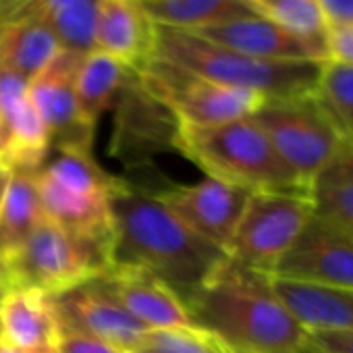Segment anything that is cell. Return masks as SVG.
Masks as SVG:
<instances>
[{"label":"cell","mask_w":353,"mask_h":353,"mask_svg":"<svg viewBox=\"0 0 353 353\" xmlns=\"http://www.w3.org/2000/svg\"><path fill=\"white\" fill-rule=\"evenodd\" d=\"M200 330L239 353H318L264 272L225 258L183 299Z\"/></svg>","instance_id":"obj_1"},{"label":"cell","mask_w":353,"mask_h":353,"mask_svg":"<svg viewBox=\"0 0 353 353\" xmlns=\"http://www.w3.org/2000/svg\"><path fill=\"white\" fill-rule=\"evenodd\" d=\"M112 264L152 272L181 301L196 291L227 254L194 233L158 198L119 176L110 190Z\"/></svg>","instance_id":"obj_2"},{"label":"cell","mask_w":353,"mask_h":353,"mask_svg":"<svg viewBox=\"0 0 353 353\" xmlns=\"http://www.w3.org/2000/svg\"><path fill=\"white\" fill-rule=\"evenodd\" d=\"M170 143L212 179L250 192L310 196L254 117L221 125L176 123Z\"/></svg>","instance_id":"obj_3"},{"label":"cell","mask_w":353,"mask_h":353,"mask_svg":"<svg viewBox=\"0 0 353 353\" xmlns=\"http://www.w3.org/2000/svg\"><path fill=\"white\" fill-rule=\"evenodd\" d=\"M154 59L181 67L198 77L268 98L316 92L322 63H274L214 44L192 32L156 28Z\"/></svg>","instance_id":"obj_4"},{"label":"cell","mask_w":353,"mask_h":353,"mask_svg":"<svg viewBox=\"0 0 353 353\" xmlns=\"http://www.w3.org/2000/svg\"><path fill=\"white\" fill-rule=\"evenodd\" d=\"M36 179L42 212L50 223L73 235L112 241L110 190L114 176L100 168L90 150H54Z\"/></svg>","instance_id":"obj_5"},{"label":"cell","mask_w":353,"mask_h":353,"mask_svg":"<svg viewBox=\"0 0 353 353\" xmlns=\"http://www.w3.org/2000/svg\"><path fill=\"white\" fill-rule=\"evenodd\" d=\"M3 268L11 289L32 287L54 297L106 276L112 268V241L73 235L44 216Z\"/></svg>","instance_id":"obj_6"},{"label":"cell","mask_w":353,"mask_h":353,"mask_svg":"<svg viewBox=\"0 0 353 353\" xmlns=\"http://www.w3.org/2000/svg\"><path fill=\"white\" fill-rule=\"evenodd\" d=\"M254 121L310 196L316 176L347 141L316 92L268 98Z\"/></svg>","instance_id":"obj_7"},{"label":"cell","mask_w":353,"mask_h":353,"mask_svg":"<svg viewBox=\"0 0 353 353\" xmlns=\"http://www.w3.org/2000/svg\"><path fill=\"white\" fill-rule=\"evenodd\" d=\"M137 73L139 85L176 123L221 125L254 117L266 102L264 96L198 77L160 59H150Z\"/></svg>","instance_id":"obj_8"},{"label":"cell","mask_w":353,"mask_h":353,"mask_svg":"<svg viewBox=\"0 0 353 353\" xmlns=\"http://www.w3.org/2000/svg\"><path fill=\"white\" fill-rule=\"evenodd\" d=\"M312 216L310 196L254 192L225 254L245 268L272 276Z\"/></svg>","instance_id":"obj_9"},{"label":"cell","mask_w":353,"mask_h":353,"mask_svg":"<svg viewBox=\"0 0 353 353\" xmlns=\"http://www.w3.org/2000/svg\"><path fill=\"white\" fill-rule=\"evenodd\" d=\"M272 276L353 293V233L314 214Z\"/></svg>","instance_id":"obj_10"},{"label":"cell","mask_w":353,"mask_h":353,"mask_svg":"<svg viewBox=\"0 0 353 353\" xmlns=\"http://www.w3.org/2000/svg\"><path fill=\"white\" fill-rule=\"evenodd\" d=\"M83 54L61 50L32 81L30 100L40 114L48 135L50 150H90L96 129H92L77 102V69Z\"/></svg>","instance_id":"obj_11"},{"label":"cell","mask_w":353,"mask_h":353,"mask_svg":"<svg viewBox=\"0 0 353 353\" xmlns=\"http://www.w3.org/2000/svg\"><path fill=\"white\" fill-rule=\"evenodd\" d=\"M52 301L59 328L106 341L125 351L135 349L150 330L123 307L104 276L54 295Z\"/></svg>","instance_id":"obj_12"},{"label":"cell","mask_w":353,"mask_h":353,"mask_svg":"<svg viewBox=\"0 0 353 353\" xmlns=\"http://www.w3.org/2000/svg\"><path fill=\"white\" fill-rule=\"evenodd\" d=\"M252 194L239 185L206 176L192 185H172L156 192V198L194 233L227 252Z\"/></svg>","instance_id":"obj_13"},{"label":"cell","mask_w":353,"mask_h":353,"mask_svg":"<svg viewBox=\"0 0 353 353\" xmlns=\"http://www.w3.org/2000/svg\"><path fill=\"white\" fill-rule=\"evenodd\" d=\"M50 154V135L30 100V81L0 67V168L40 170Z\"/></svg>","instance_id":"obj_14"},{"label":"cell","mask_w":353,"mask_h":353,"mask_svg":"<svg viewBox=\"0 0 353 353\" xmlns=\"http://www.w3.org/2000/svg\"><path fill=\"white\" fill-rule=\"evenodd\" d=\"M214 44L237 50L241 54L274 61V63H324L328 59L326 44L301 38L262 15L239 17L198 32Z\"/></svg>","instance_id":"obj_15"},{"label":"cell","mask_w":353,"mask_h":353,"mask_svg":"<svg viewBox=\"0 0 353 353\" xmlns=\"http://www.w3.org/2000/svg\"><path fill=\"white\" fill-rule=\"evenodd\" d=\"M104 279L123 307L150 330H200L181 297L152 272L112 264Z\"/></svg>","instance_id":"obj_16"},{"label":"cell","mask_w":353,"mask_h":353,"mask_svg":"<svg viewBox=\"0 0 353 353\" xmlns=\"http://www.w3.org/2000/svg\"><path fill=\"white\" fill-rule=\"evenodd\" d=\"M156 26L141 0H98L94 21V48L139 71L154 52Z\"/></svg>","instance_id":"obj_17"},{"label":"cell","mask_w":353,"mask_h":353,"mask_svg":"<svg viewBox=\"0 0 353 353\" xmlns=\"http://www.w3.org/2000/svg\"><path fill=\"white\" fill-rule=\"evenodd\" d=\"M59 336V318L52 295L13 287L0 301V343L28 353L54 351Z\"/></svg>","instance_id":"obj_18"},{"label":"cell","mask_w":353,"mask_h":353,"mask_svg":"<svg viewBox=\"0 0 353 353\" xmlns=\"http://www.w3.org/2000/svg\"><path fill=\"white\" fill-rule=\"evenodd\" d=\"M98 0H0V21L32 17L52 30L65 50L85 54L94 48Z\"/></svg>","instance_id":"obj_19"},{"label":"cell","mask_w":353,"mask_h":353,"mask_svg":"<svg viewBox=\"0 0 353 353\" xmlns=\"http://www.w3.org/2000/svg\"><path fill=\"white\" fill-rule=\"evenodd\" d=\"M272 279V287L307 332H341L353 336V293L285 279Z\"/></svg>","instance_id":"obj_20"},{"label":"cell","mask_w":353,"mask_h":353,"mask_svg":"<svg viewBox=\"0 0 353 353\" xmlns=\"http://www.w3.org/2000/svg\"><path fill=\"white\" fill-rule=\"evenodd\" d=\"M61 42L42 21L15 17L0 21V67L32 81L59 52Z\"/></svg>","instance_id":"obj_21"},{"label":"cell","mask_w":353,"mask_h":353,"mask_svg":"<svg viewBox=\"0 0 353 353\" xmlns=\"http://www.w3.org/2000/svg\"><path fill=\"white\" fill-rule=\"evenodd\" d=\"M36 172L17 170L9 176L0 206V266H5L23 248L32 231L44 219Z\"/></svg>","instance_id":"obj_22"},{"label":"cell","mask_w":353,"mask_h":353,"mask_svg":"<svg viewBox=\"0 0 353 353\" xmlns=\"http://www.w3.org/2000/svg\"><path fill=\"white\" fill-rule=\"evenodd\" d=\"M141 5L156 28L192 34L258 15L250 0H141Z\"/></svg>","instance_id":"obj_23"},{"label":"cell","mask_w":353,"mask_h":353,"mask_svg":"<svg viewBox=\"0 0 353 353\" xmlns=\"http://www.w3.org/2000/svg\"><path fill=\"white\" fill-rule=\"evenodd\" d=\"M133 73L135 71L96 48L81 57L77 69V102L83 121L92 129H96L98 119L114 104L119 94H123Z\"/></svg>","instance_id":"obj_24"},{"label":"cell","mask_w":353,"mask_h":353,"mask_svg":"<svg viewBox=\"0 0 353 353\" xmlns=\"http://www.w3.org/2000/svg\"><path fill=\"white\" fill-rule=\"evenodd\" d=\"M314 214L353 233V141H345L312 185Z\"/></svg>","instance_id":"obj_25"},{"label":"cell","mask_w":353,"mask_h":353,"mask_svg":"<svg viewBox=\"0 0 353 353\" xmlns=\"http://www.w3.org/2000/svg\"><path fill=\"white\" fill-rule=\"evenodd\" d=\"M258 15L276 26L316 42L326 44L328 26L322 17L318 0H250Z\"/></svg>","instance_id":"obj_26"},{"label":"cell","mask_w":353,"mask_h":353,"mask_svg":"<svg viewBox=\"0 0 353 353\" xmlns=\"http://www.w3.org/2000/svg\"><path fill=\"white\" fill-rule=\"evenodd\" d=\"M316 96L345 139L353 141V67L326 59L320 67Z\"/></svg>","instance_id":"obj_27"},{"label":"cell","mask_w":353,"mask_h":353,"mask_svg":"<svg viewBox=\"0 0 353 353\" xmlns=\"http://www.w3.org/2000/svg\"><path fill=\"white\" fill-rule=\"evenodd\" d=\"M129 353H231L204 330H148Z\"/></svg>","instance_id":"obj_28"},{"label":"cell","mask_w":353,"mask_h":353,"mask_svg":"<svg viewBox=\"0 0 353 353\" xmlns=\"http://www.w3.org/2000/svg\"><path fill=\"white\" fill-rule=\"evenodd\" d=\"M57 353H129L117 345H110L106 341L88 336V334H79V332H71V330H63L59 328V336H57V345H54Z\"/></svg>","instance_id":"obj_29"},{"label":"cell","mask_w":353,"mask_h":353,"mask_svg":"<svg viewBox=\"0 0 353 353\" xmlns=\"http://www.w3.org/2000/svg\"><path fill=\"white\" fill-rule=\"evenodd\" d=\"M326 52L330 61L353 67V28L330 30L326 36Z\"/></svg>","instance_id":"obj_30"},{"label":"cell","mask_w":353,"mask_h":353,"mask_svg":"<svg viewBox=\"0 0 353 353\" xmlns=\"http://www.w3.org/2000/svg\"><path fill=\"white\" fill-rule=\"evenodd\" d=\"M322 17L330 30L353 28V0H318Z\"/></svg>","instance_id":"obj_31"},{"label":"cell","mask_w":353,"mask_h":353,"mask_svg":"<svg viewBox=\"0 0 353 353\" xmlns=\"http://www.w3.org/2000/svg\"><path fill=\"white\" fill-rule=\"evenodd\" d=\"M318 353H353V336L341 332H310Z\"/></svg>","instance_id":"obj_32"},{"label":"cell","mask_w":353,"mask_h":353,"mask_svg":"<svg viewBox=\"0 0 353 353\" xmlns=\"http://www.w3.org/2000/svg\"><path fill=\"white\" fill-rule=\"evenodd\" d=\"M9 176H11V172L0 168V206H3V200H5V192H7V185H9Z\"/></svg>","instance_id":"obj_33"},{"label":"cell","mask_w":353,"mask_h":353,"mask_svg":"<svg viewBox=\"0 0 353 353\" xmlns=\"http://www.w3.org/2000/svg\"><path fill=\"white\" fill-rule=\"evenodd\" d=\"M0 353H28V351H19L15 347H9L5 343H0ZM48 353H57V351H48Z\"/></svg>","instance_id":"obj_34"},{"label":"cell","mask_w":353,"mask_h":353,"mask_svg":"<svg viewBox=\"0 0 353 353\" xmlns=\"http://www.w3.org/2000/svg\"><path fill=\"white\" fill-rule=\"evenodd\" d=\"M231 353H239V351H231Z\"/></svg>","instance_id":"obj_35"}]
</instances>
